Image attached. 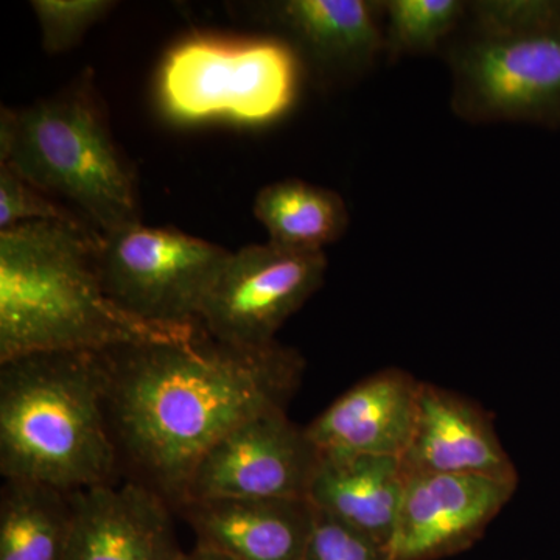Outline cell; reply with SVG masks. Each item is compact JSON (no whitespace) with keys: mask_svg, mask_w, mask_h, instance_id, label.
<instances>
[{"mask_svg":"<svg viewBox=\"0 0 560 560\" xmlns=\"http://www.w3.org/2000/svg\"><path fill=\"white\" fill-rule=\"evenodd\" d=\"M102 355L121 478L153 490L173 511L202 456L245 420L287 410L305 372L298 349L279 341L241 348L202 326L189 340L139 342Z\"/></svg>","mask_w":560,"mask_h":560,"instance_id":"cell-1","label":"cell"},{"mask_svg":"<svg viewBox=\"0 0 560 560\" xmlns=\"http://www.w3.org/2000/svg\"><path fill=\"white\" fill-rule=\"evenodd\" d=\"M101 243V232L81 221H31L0 231V363L198 334L201 324L154 326L120 311L103 289Z\"/></svg>","mask_w":560,"mask_h":560,"instance_id":"cell-2","label":"cell"},{"mask_svg":"<svg viewBox=\"0 0 560 560\" xmlns=\"http://www.w3.org/2000/svg\"><path fill=\"white\" fill-rule=\"evenodd\" d=\"M102 352L0 363V474L77 492L124 480L105 408Z\"/></svg>","mask_w":560,"mask_h":560,"instance_id":"cell-3","label":"cell"},{"mask_svg":"<svg viewBox=\"0 0 560 560\" xmlns=\"http://www.w3.org/2000/svg\"><path fill=\"white\" fill-rule=\"evenodd\" d=\"M0 164L69 201L102 235L142 223L135 168L114 140L91 70L27 108H2Z\"/></svg>","mask_w":560,"mask_h":560,"instance_id":"cell-4","label":"cell"},{"mask_svg":"<svg viewBox=\"0 0 560 560\" xmlns=\"http://www.w3.org/2000/svg\"><path fill=\"white\" fill-rule=\"evenodd\" d=\"M445 60L460 120L560 124V2H469Z\"/></svg>","mask_w":560,"mask_h":560,"instance_id":"cell-5","label":"cell"},{"mask_svg":"<svg viewBox=\"0 0 560 560\" xmlns=\"http://www.w3.org/2000/svg\"><path fill=\"white\" fill-rule=\"evenodd\" d=\"M304 77L296 51L278 36L195 35L162 61L158 102L179 125L264 127L290 113Z\"/></svg>","mask_w":560,"mask_h":560,"instance_id":"cell-6","label":"cell"},{"mask_svg":"<svg viewBox=\"0 0 560 560\" xmlns=\"http://www.w3.org/2000/svg\"><path fill=\"white\" fill-rule=\"evenodd\" d=\"M230 256L172 228L138 223L102 235L98 271L109 300L132 318L191 327Z\"/></svg>","mask_w":560,"mask_h":560,"instance_id":"cell-7","label":"cell"},{"mask_svg":"<svg viewBox=\"0 0 560 560\" xmlns=\"http://www.w3.org/2000/svg\"><path fill=\"white\" fill-rule=\"evenodd\" d=\"M324 250L268 242L231 253L202 305L200 324L215 340L261 348L323 285Z\"/></svg>","mask_w":560,"mask_h":560,"instance_id":"cell-8","label":"cell"},{"mask_svg":"<svg viewBox=\"0 0 560 560\" xmlns=\"http://www.w3.org/2000/svg\"><path fill=\"white\" fill-rule=\"evenodd\" d=\"M320 452L287 410L254 416L221 438L191 474L186 501L308 499Z\"/></svg>","mask_w":560,"mask_h":560,"instance_id":"cell-9","label":"cell"},{"mask_svg":"<svg viewBox=\"0 0 560 560\" xmlns=\"http://www.w3.org/2000/svg\"><path fill=\"white\" fill-rule=\"evenodd\" d=\"M228 9L290 44L305 75L320 86L361 79L385 54L383 2L261 0L228 3Z\"/></svg>","mask_w":560,"mask_h":560,"instance_id":"cell-10","label":"cell"},{"mask_svg":"<svg viewBox=\"0 0 560 560\" xmlns=\"http://www.w3.org/2000/svg\"><path fill=\"white\" fill-rule=\"evenodd\" d=\"M517 486L481 475H410L388 560H436L466 550L510 503Z\"/></svg>","mask_w":560,"mask_h":560,"instance_id":"cell-11","label":"cell"},{"mask_svg":"<svg viewBox=\"0 0 560 560\" xmlns=\"http://www.w3.org/2000/svg\"><path fill=\"white\" fill-rule=\"evenodd\" d=\"M73 508L66 560H178L172 506L139 482L70 492Z\"/></svg>","mask_w":560,"mask_h":560,"instance_id":"cell-12","label":"cell"},{"mask_svg":"<svg viewBox=\"0 0 560 560\" xmlns=\"http://www.w3.org/2000/svg\"><path fill=\"white\" fill-rule=\"evenodd\" d=\"M405 475H481L518 481L493 420L480 405L433 383H420L418 416L407 452Z\"/></svg>","mask_w":560,"mask_h":560,"instance_id":"cell-13","label":"cell"},{"mask_svg":"<svg viewBox=\"0 0 560 560\" xmlns=\"http://www.w3.org/2000/svg\"><path fill=\"white\" fill-rule=\"evenodd\" d=\"M420 383L388 368L341 394L305 431L320 453L401 458L415 430Z\"/></svg>","mask_w":560,"mask_h":560,"instance_id":"cell-14","label":"cell"},{"mask_svg":"<svg viewBox=\"0 0 560 560\" xmlns=\"http://www.w3.org/2000/svg\"><path fill=\"white\" fill-rule=\"evenodd\" d=\"M176 512L197 547L234 560H301L316 521L308 499L191 500Z\"/></svg>","mask_w":560,"mask_h":560,"instance_id":"cell-15","label":"cell"},{"mask_svg":"<svg viewBox=\"0 0 560 560\" xmlns=\"http://www.w3.org/2000/svg\"><path fill=\"white\" fill-rule=\"evenodd\" d=\"M405 485L407 475L396 456L320 453L308 500L389 551Z\"/></svg>","mask_w":560,"mask_h":560,"instance_id":"cell-16","label":"cell"},{"mask_svg":"<svg viewBox=\"0 0 560 560\" xmlns=\"http://www.w3.org/2000/svg\"><path fill=\"white\" fill-rule=\"evenodd\" d=\"M72 523L70 492L43 482L3 480L0 560H66Z\"/></svg>","mask_w":560,"mask_h":560,"instance_id":"cell-17","label":"cell"},{"mask_svg":"<svg viewBox=\"0 0 560 560\" xmlns=\"http://www.w3.org/2000/svg\"><path fill=\"white\" fill-rule=\"evenodd\" d=\"M254 215L271 243L298 250H324L349 226L348 206L338 191L289 178L267 184L254 200Z\"/></svg>","mask_w":560,"mask_h":560,"instance_id":"cell-18","label":"cell"},{"mask_svg":"<svg viewBox=\"0 0 560 560\" xmlns=\"http://www.w3.org/2000/svg\"><path fill=\"white\" fill-rule=\"evenodd\" d=\"M467 5L463 0L383 2V55L396 61L444 49L463 24Z\"/></svg>","mask_w":560,"mask_h":560,"instance_id":"cell-19","label":"cell"},{"mask_svg":"<svg viewBox=\"0 0 560 560\" xmlns=\"http://www.w3.org/2000/svg\"><path fill=\"white\" fill-rule=\"evenodd\" d=\"M43 49L65 54L79 46L94 25L116 9L113 0H33Z\"/></svg>","mask_w":560,"mask_h":560,"instance_id":"cell-20","label":"cell"},{"mask_svg":"<svg viewBox=\"0 0 560 560\" xmlns=\"http://www.w3.org/2000/svg\"><path fill=\"white\" fill-rule=\"evenodd\" d=\"M31 221L88 223L79 212L58 205L49 195L36 189L16 172L11 171L9 165L0 164V231Z\"/></svg>","mask_w":560,"mask_h":560,"instance_id":"cell-21","label":"cell"},{"mask_svg":"<svg viewBox=\"0 0 560 560\" xmlns=\"http://www.w3.org/2000/svg\"><path fill=\"white\" fill-rule=\"evenodd\" d=\"M301 560H388V551L366 534L316 510L315 526Z\"/></svg>","mask_w":560,"mask_h":560,"instance_id":"cell-22","label":"cell"},{"mask_svg":"<svg viewBox=\"0 0 560 560\" xmlns=\"http://www.w3.org/2000/svg\"><path fill=\"white\" fill-rule=\"evenodd\" d=\"M178 560H234L223 552L209 550V548L197 547L189 552H183Z\"/></svg>","mask_w":560,"mask_h":560,"instance_id":"cell-23","label":"cell"}]
</instances>
